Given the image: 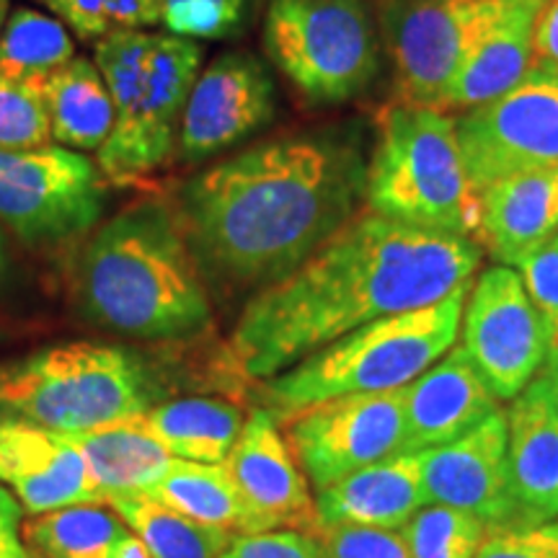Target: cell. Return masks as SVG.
I'll list each match as a JSON object with an SVG mask.
<instances>
[{
	"label": "cell",
	"mask_w": 558,
	"mask_h": 558,
	"mask_svg": "<svg viewBox=\"0 0 558 558\" xmlns=\"http://www.w3.org/2000/svg\"><path fill=\"white\" fill-rule=\"evenodd\" d=\"M369 148L360 124H326L262 140L186 179L173 213L202 279L259 292L295 271L362 213Z\"/></svg>",
	"instance_id": "1"
},
{
	"label": "cell",
	"mask_w": 558,
	"mask_h": 558,
	"mask_svg": "<svg viewBox=\"0 0 558 558\" xmlns=\"http://www.w3.org/2000/svg\"><path fill=\"white\" fill-rule=\"evenodd\" d=\"M476 241L362 209L316 254L248 300L230 354L248 378L269 380L373 320L439 303L473 282Z\"/></svg>",
	"instance_id": "2"
},
{
	"label": "cell",
	"mask_w": 558,
	"mask_h": 558,
	"mask_svg": "<svg viewBox=\"0 0 558 558\" xmlns=\"http://www.w3.org/2000/svg\"><path fill=\"white\" fill-rule=\"evenodd\" d=\"M75 290L83 316L122 337L190 339L213 320L205 279L163 199H140L96 230Z\"/></svg>",
	"instance_id": "3"
},
{
	"label": "cell",
	"mask_w": 558,
	"mask_h": 558,
	"mask_svg": "<svg viewBox=\"0 0 558 558\" xmlns=\"http://www.w3.org/2000/svg\"><path fill=\"white\" fill-rule=\"evenodd\" d=\"M471 284H460L439 303L360 326L269 378L264 383L267 411L284 422L339 396L407 388L456 347Z\"/></svg>",
	"instance_id": "4"
},
{
	"label": "cell",
	"mask_w": 558,
	"mask_h": 558,
	"mask_svg": "<svg viewBox=\"0 0 558 558\" xmlns=\"http://www.w3.org/2000/svg\"><path fill=\"white\" fill-rule=\"evenodd\" d=\"M94 62L114 101V128L96 158L104 179L128 184L169 166L202 47L169 32H120L96 41Z\"/></svg>",
	"instance_id": "5"
},
{
	"label": "cell",
	"mask_w": 558,
	"mask_h": 558,
	"mask_svg": "<svg viewBox=\"0 0 558 558\" xmlns=\"http://www.w3.org/2000/svg\"><path fill=\"white\" fill-rule=\"evenodd\" d=\"M365 207L407 226L473 241L478 194L465 173L450 111L401 101L383 111L369 148Z\"/></svg>",
	"instance_id": "6"
},
{
	"label": "cell",
	"mask_w": 558,
	"mask_h": 558,
	"mask_svg": "<svg viewBox=\"0 0 558 558\" xmlns=\"http://www.w3.org/2000/svg\"><path fill=\"white\" fill-rule=\"evenodd\" d=\"M150 373L130 349L70 341L0 365V409L58 435H78L153 407Z\"/></svg>",
	"instance_id": "7"
},
{
	"label": "cell",
	"mask_w": 558,
	"mask_h": 558,
	"mask_svg": "<svg viewBox=\"0 0 558 558\" xmlns=\"http://www.w3.org/2000/svg\"><path fill=\"white\" fill-rule=\"evenodd\" d=\"M264 50L292 88L320 107L365 94L386 60L369 0H269Z\"/></svg>",
	"instance_id": "8"
},
{
	"label": "cell",
	"mask_w": 558,
	"mask_h": 558,
	"mask_svg": "<svg viewBox=\"0 0 558 558\" xmlns=\"http://www.w3.org/2000/svg\"><path fill=\"white\" fill-rule=\"evenodd\" d=\"M507 0H383V47L401 104L439 107L473 47Z\"/></svg>",
	"instance_id": "9"
},
{
	"label": "cell",
	"mask_w": 558,
	"mask_h": 558,
	"mask_svg": "<svg viewBox=\"0 0 558 558\" xmlns=\"http://www.w3.org/2000/svg\"><path fill=\"white\" fill-rule=\"evenodd\" d=\"M107 205V179L86 153L41 145L0 148V222L26 243L86 233Z\"/></svg>",
	"instance_id": "10"
},
{
	"label": "cell",
	"mask_w": 558,
	"mask_h": 558,
	"mask_svg": "<svg viewBox=\"0 0 558 558\" xmlns=\"http://www.w3.org/2000/svg\"><path fill=\"white\" fill-rule=\"evenodd\" d=\"M473 192L518 173L558 169V75L530 65L518 86L456 117Z\"/></svg>",
	"instance_id": "11"
},
{
	"label": "cell",
	"mask_w": 558,
	"mask_h": 558,
	"mask_svg": "<svg viewBox=\"0 0 558 558\" xmlns=\"http://www.w3.org/2000/svg\"><path fill=\"white\" fill-rule=\"evenodd\" d=\"M463 352L499 401H512L538 378L548 333L520 271L494 264L473 279L463 308Z\"/></svg>",
	"instance_id": "12"
},
{
	"label": "cell",
	"mask_w": 558,
	"mask_h": 558,
	"mask_svg": "<svg viewBox=\"0 0 558 558\" xmlns=\"http://www.w3.org/2000/svg\"><path fill=\"white\" fill-rule=\"evenodd\" d=\"M284 424L292 456L318 492L367 465L401 456L407 437L403 388L313 403L284 418Z\"/></svg>",
	"instance_id": "13"
},
{
	"label": "cell",
	"mask_w": 558,
	"mask_h": 558,
	"mask_svg": "<svg viewBox=\"0 0 558 558\" xmlns=\"http://www.w3.org/2000/svg\"><path fill=\"white\" fill-rule=\"evenodd\" d=\"M277 114L279 94L267 62L246 50L222 52L199 70L190 90L177 158L184 163L218 158L267 130Z\"/></svg>",
	"instance_id": "14"
},
{
	"label": "cell",
	"mask_w": 558,
	"mask_h": 558,
	"mask_svg": "<svg viewBox=\"0 0 558 558\" xmlns=\"http://www.w3.org/2000/svg\"><path fill=\"white\" fill-rule=\"evenodd\" d=\"M418 456L427 505L460 509L484 522L488 533L530 525L512 492L507 414L501 409L456 442Z\"/></svg>",
	"instance_id": "15"
},
{
	"label": "cell",
	"mask_w": 558,
	"mask_h": 558,
	"mask_svg": "<svg viewBox=\"0 0 558 558\" xmlns=\"http://www.w3.org/2000/svg\"><path fill=\"white\" fill-rule=\"evenodd\" d=\"M222 469L246 507L251 533H264V530L318 533L316 499L311 497L305 473L292 456L290 442L279 432V422L271 411L256 409L246 418L233 450L222 460Z\"/></svg>",
	"instance_id": "16"
},
{
	"label": "cell",
	"mask_w": 558,
	"mask_h": 558,
	"mask_svg": "<svg viewBox=\"0 0 558 558\" xmlns=\"http://www.w3.org/2000/svg\"><path fill=\"white\" fill-rule=\"evenodd\" d=\"M0 481L32 514L73 505H107L86 460L68 437L24 418H0Z\"/></svg>",
	"instance_id": "17"
},
{
	"label": "cell",
	"mask_w": 558,
	"mask_h": 558,
	"mask_svg": "<svg viewBox=\"0 0 558 558\" xmlns=\"http://www.w3.org/2000/svg\"><path fill=\"white\" fill-rule=\"evenodd\" d=\"M499 411L463 347H452L427 373L403 388V452H424L456 442Z\"/></svg>",
	"instance_id": "18"
},
{
	"label": "cell",
	"mask_w": 558,
	"mask_h": 558,
	"mask_svg": "<svg viewBox=\"0 0 558 558\" xmlns=\"http://www.w3.org/2000/svg\"><path fill=\"white\" fill-rule=\"evenodd\" d=\"M558 235V169L518 173L478 192L473 241L501 267H520L525 256Z\"/></svg>",
	"instance_id": "19"
},
{
	"label": "cell",
	"mask_w": 558,
	"mask_h": 558,
	"mask_svg": "<svg viewBox=\"0 0 558 558\" xmlns=\"http://www.w3.org/2000/svg\"><path fill=\"white\" fill-rule=\"evenodd\" d=\"M507 414V452L514 499L530 525L558 520V409L538 373Z\"/></svg>",
	"instance_id": "20"
},
{
	"label": "cell",
	"mask_w": 558,
	"mask_h": 558,
	"mask_svg": "<svg viewBox=\"0 0 558 558\" xmlns=\"http://www.w3.org/2000/svg\"><path fill=\"white\" fill-rule=\"evenodd\" d=\"M422 507H427V494L418 452L390 456L316 492L320 527L401 530Z\"/></svg>",
	"instance_id": "21"
},
{
	"label": "cell",
	"mask_w": 558,
	"mask_h": 558,
	"mask_svg": "<svg viewBox=\"0 0 558 558\" xmlns=\"http://www.w3.org/2000/svg\"><path fill=\"white\" fill-rule=\"evenodd\" d=\"M548 0H507L439 99L442 111H469L518 86L533 65L535 24Z\"/></svg>",
	"instance_id": "22"
},
{
	"label": "cell",
	"mask_w": 558,
	"mask_h": 558,
	"mask_svg": "<svg viewBox=\"0 0 558 558\" xmlns=\"http://www.w3.org/2000/svg\"><path fill=\"white\" fill-rule=\"evenodd\" d=\"M65 437L86 460L90 478L107 499L111 494L148 492L173 463L171 452L140 424L137 416Z\"/></svg>",
	"instance_id": "23"
},
{
	"label": "cell",
	"mask_w": 558,
	"mask_h": 558,
	"mask_svg": "<svg viewBox=\"0 0 558 558\" xmlns=\"http://www.w3.org/2000/svg\"><path fill=\"white\" fill-rule=\"evenodd\" d=\"M37 88L50 114L52 140L70 150L99 153L114 128V101L99 65L73 58Z\"/></svg>",
	"instance_id": "24"
},
{
	"label": "cell",
	"mask_w": 558,
	"mask_h": 558,
	"mask_svg": "<svg viewBox=\"0 0 558 558\" xmlns=\"http://www.w3.org/2000/svg\"><path fill=\"white\" fill-rule=\"evenodd\" d=\"M140 424L179 460L218 465L233 450L243 424V411L220 399H179L158 403L143 414Z\"/></svg>",
	"instance_id": "25"
},
{
	"label": "cell",
	"mask_w": 558,
	"mask_h": 558,
	"mask_svg": "<svg viewBox=\"0 0 558 558\" xmlns=\"http://www.w3.org/2000/svg\"><path fill=\"white\" fill-rule=\"evenodd\" d=\"M143 494L199 525L226 530L233 535H251L246 507L222 463L209 465L173 458L166 476Z\"/></svg>",
	"instance_id": "26"
},
{
	"label": "cell",
	"mask_w": 558,
	"mask_h": 558,
	"mask_svg": "<svg viewBox=\"0 0 558 558\" xmlns=\"http://www.w3.org/2000/svg\"><path fill=\"white\" fill-rule=\"evenodd\" d=\"M107 505L137 535L153 558H220L235 538L226 530L199 525L143 492L111 494Z\"/></svg>",
	"instance_id": "27"
},
{
	"label": "cell",
	"mask_w": 558,
	"mask_h": 558,
	"mask_svg": "<svg viewBox=\"0 0 558 558\" xmlns=\"http://www.w3.org/2000/svg\"><path fill=\"white\" fill-rule=\"evenodd\" d=\"M128 530L111 507L73 505L34 514L24 538L41 558H111Z\"/></svg>",
	"instance_id": "28"
},
{
	"label": "cell",
	"mask_w": 558,
	"mask_h": 558,
	"mask_svg": "<svg viewBox=\"0 0 558 558\" xmlns=\"http://www.w3.org/2000/svg\"><path fill=\"white\" fill-rule=\"evenodd\" d=\"M75 58L70 29L58 16L37 9H16L0 29V73L37 86Z\"/></svg>",
	"instance_id": "29"
},
{
	"label": "cell",
	"mask_w": 558,
	"mask_h": 558,
	"mask_svg": "<svg viewBox=\"0 0 558 558\" xmlns=\"http://www.w3.org/2000/svg\"><path fill=\"white\" fill-rule=\"evenodd\" d=\"M411 558H476L488 527L460 509L427 505L401 527Z\"/></svg>",
	"instance_id": "30"
},
{
	"label": "cell",
	"mask_w": 558,
	"mask_h": 558,
	"mask_svg": "<svg viewBox=\"0 0 558 558\" xmlns=\"http://www.w3.org/2000/svg\"><path fill=\"white\" fill-rule=\"evenodd\" d=\"M75 37L107 39L163 24V0H41Z\"/></svg>",
	"instance_id": "31"
},
{
	"label": "cell",
	"mask_w": 558,
	"mask_h": 558,
	"mask_svg": "<svg viewBox=\"0 0 558 558\" xmlns=\"http://www.w3.org/2000/svg\"><path fill=\"white\" fill-rule=\"evenodd\" d=\"M41 145H52V128L39 88L0 73V148L29 150Z\"/></svg>",
	"instance_id": "32"
},
{
	"label": "cell",
	"mask_w": 558,
	"mask_h": 558,
	"mask_svg": "<svg viewBox=\"0 0 558 558\" xmlns=\"http://www.w3.org/2000/svg\"><path fill=\"white\" fill-rule=\"evenodd\" d=\"M256 0H163V26L184 39H226L243 29Z\"/></svg>",
	"instance_id": "33"
},
{
	"label": "cell",
	"mask_w": 558,
	"mask_h": 558,
	"mask_svg": "<svg viewBox=\"0 0 558 558\" xmlns=\"http://www.w3.org/2000/svg\"><path fill=\"white\" fill-rule=\"evenodd\" d=\"M316 535L329 558H411L401 530L331 525Z\"/></svg>",
	"instance_id": "34"
},
{
	"label": "cell",
	"mask_w": 558,
	"mask_h": 558,
	"mask_svg": "<svg viewBox=\"0 0 558 558\" xmlns=\"http://www.w3.org/2000/svg\"><path fill=\"white\" fill-rule=\"evenodd\" d=\"M520 277L525 284L527 298L533 300L535 311L546 326L548 349L558 339V239L546 246L535 248L533 254L520 262Z\"/></svg>",
	"instance_id": "35"
},
{
	"label": "cell",
	"mask_w": 558,
	"mask_h": 558,
	"mask_svg": "<svg viewBox=\"0 0 558 558\" xmlns=\"http://www.w3.org/2000/svg\"><path fill=\"white\" fill-rule=\"evenodd\" d=\"M220 558H329L318 535L303 530H264L235 535Z\"/></svg>",
	"instance_id": "36"
},
{
	"label": "cell",
	"mask_w": 558,
	"mask_h": 558,
	"mask_svg": "<svg viewBox=\"0 0 558 558\" xmlns=\"http://www.w3.org/2000/svg\"><path fill=\"white\" fill-rule=\"evenodd\" d=\"M476 558H558V520L488 533Z\"/></svg>",
	"instance_id": "37"
},
{
	"label": "cell",
	"mask_w": 558,
	"mask_h": 558,
	"mask_svg": "<svg viewBox=\"0 0 558 558\" xmlns=\"http://www.w3.org/2000/svg\"><path fill=\"white\" fill-rule=\"evenodd\" d=\"M533 65L558 75V0H548L543 5L538 24H535Z\"/></svg>",
	"instance_id": "38"
},
{
	"label": "cell",
	"mask_w": 558,
	"mask_h": 558,
	"mask_svg": "<svg viewBox=\"0 0 558 558\" xmlns=\"http://www.w3.org/2000/svg\"><path fill=\"white\" fill-rule=\"evenodd\" d=\"M16 525L19 520L0 518V558H32V554L19 538Z\"/></svg>",
	"instance_id": "39"
},
{
	"label": "cell",
	"mask_w": 558,
	"mask_h": 558,
	"mask_svg": "<svg viewBox=\"0 0 558 558\" xmlns=\"http://www.w3.org/2000/svg\"><path fill=\"white\" fill-rule=\"evenodd\" d=\"M111 558H153V556H150L148 546H145V543L140 541L132 530H128V533L117 541L114 550H111Z\"/></svg>",
	"instance_id": "40"
},
{
	"label": "cell",
	"mask_w": 558,
	"mask_h": 558,
	"mask_svg": "<svg viewBox=\"0 0 558 558\" xmlns=\"http://www.w3.org/2000/svg\"><path fill=\"white\" fill-rule=\"evenodd\" d=\"M0 518H9V520L21 518L19 501L13 499V494H9V488L5 486H0Z\"/></svg>",
	"instance_id": "41"
},
{
	"label": "cell",
	"mask_w": 558,
	"mask_h": 558,
	"mask_svg": "<svg viewBox=\"0 0 558 558\" xmlns=\"http://www.w3.org/2000/svg\"><path fill=\"white\" fill-rule=\"evenodd\" d=\"M541 375H543V378H546V383H548V390H550V396H554L556 409H558V369L543 367V369H541Z\"/></svg>",
	"instance_id": "42"
},
{
	"label": "cell",
	"mask_w": 558,
	"mask_h": 558,
	"mask_svg": "<svg viewBox=\"0 0 558 558\" xmlns=\"http://www.w3.org/2000/svg\"><path fill=\"white\" fill-rule=\"evenodd\" d=\"M543 367L558 369V339L554 341V344H550V349H548V360H546V365H543Z\"/></svg>",
	"instance_id": "43"
},
{
	"label": "cell",
	"mask_w": 558,
	"mask_h": 558,
	"mask_svg": "<svg viewBox=\"0 0 558 558\" xmlns=\"http://www.w3.org/2000/svg\"><path fill=\"white\" fill-rule=\"evenodd\" d=\"M9 13H11V0H0V29H3Z\"/></svg>",
	"instance_id": "44"
},
{
	"label": "cell",
	"mask_w": 558,
	"mask_h": 558,
	"mask_svg": "<svg viewBox=\"0 0 558 558\" xmlns=\"http://www.w3.org/2000/svg\"><path fill=\"white\" fill-rule=\"evenodd\" d=\"M5 267V251H3V239H0V271Z\"/></svg>",
	"instance_id": "45"
},
{
	"label": "cell",
	"mask_w": 558,
	"mask_h": 558,
	"mask_svg": "<svg viewBox=\"0 0 558 558\" xmlns=\"http://www.w3.org/2000/svg\"><path fill=\"white\" fill-rule=\"evenodd\" d=\"M556 239H558V235H556Z\"/></svg>",
	"instance_id": "46"
}]
</instances>
